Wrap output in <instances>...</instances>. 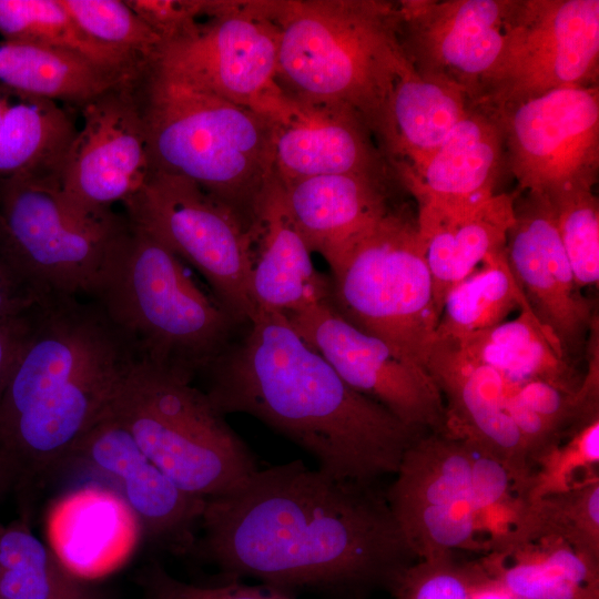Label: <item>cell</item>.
<instances>
[{"label":"cell","mask_w":599,"mask_h":599,"mask_svg":"<svg viewBox=\"0 0 599 599\" xmlns=\"http://www.w3.org/2000/svg\"><path fill=\"white\" fill-rule=\"evenodd\" d=\"M192 552L224 580L252 578L291 596L362 599L390 592L419 559L376 485L335 478L296 459L258 468L206 499Z\"/></svg>","instance_id":"obj_1"},{"label":"cell","mask_w":599,"mask_h":599,"mask_svg":"<svg viewBox=\"0 0 599 599\" xmlns=\"http://www.w3.org/2000/svg\"><path fill=\"white\" fill-rule=\"evenodd\" d=\"M247 325L204 370L215 409L258 419L335 478L394 476L423 434L349 387L284 314L257 312Z\"/></svg>","instance_id":"obj_2"},{"label":"cell","mask_w":599,"mask_h":599,"mask_svg":"<svg viewBox=\"0 0 599 599\" xmlns=\"http://www.w3.org/2000/svg\"><path fill=\"white\" fill-rule=\"evenodd\" d=\"M139 363L94 300L50 294L34 308L0 397V491L20 514L31 515L35 493L72 463Z\"/></svg>","instance_id":"obj_3"},{"label":"cell","mask_w":599,"mask_h":599,"mask_svg":"<svg viewBox=\"0 0 599 599\" xmlns=\"http://www.w3.org/2000/svg\"><path fill=\"white\" fill-rule=\"evenodd\" d=\"M138 94L152 171L193 182L251 231L276 177L266 115L152 65Z\"/></svg>","instance_id":"obj_4"},{"label":"cell","mask_w":599,"mask_h":599,"mask_svg":"<svg viewBox=\"0 0 599 599\" xmlns=\"http://www.w3.org/2000/svg\"><path fill=\"white\" fill-rule=\"evenodd\" d=\"M274 10L278 85L352 106L382 148L388 100L409 64L399 41L398 1H274Z\"/></svg>","instance_id":"obj_5"},{"label":"cell","mask_w":599,"mask_h":599,"mask_svg":"<svg viewBox=\"0 0 599 599\" xmlns=\"http://www.w3.org/2000/svg\"><path fill=\"white\" fill-rule=\"evenodd\" d=\"M92 300L140 362L192 379L224 352L237 325L170 248L129 220Z\"/></svg>","instance_id":"obj_6"},{"label":"cell","mask_w":599,"mask_h":599,"mask_svg":"<svg viewBox=\"0 0 599 599\" xmlns=\"http://www.w3.org/2000/svg\"><path fill=\"white\" fill-rule=\"evenodd\" d=\"M110 413L182 490L210 499L232 493L257 469L244 440L192 378L140 362Z\"/></svg>","instance_id":"obj_7"},{"label":"cell","mask_w":599,"mask_h":599,"mask_svg":"<svg viewBox=\"0 0 599 599\" xmlns=\"http://www.w3.org/2000/svg\"><path fill=\"white\" fill-rule=\"evenodd\" d=\"M328 266L334 308L425 367L440 316L416 215L394 206Z\"/></svg>","instance_id":"obj_8"},{"label":"cell","mask_w":599,"mask_h":599,"mask_svg":"<svg viewBox=\"0 0 599 599\" xmlns=\"http://www.w3.org/2000/svg\"><path fill=\"white\" fill-rule=\"evenodd\" d=\"M126 224L112 210L89 212L71 203L59 173L0 182V229L49 294L92 298Z\"/></svg>","instance_id":"obj_9"},{"label":"cell","mask_w":599,"mask_h":599,"mask_svg":"<svg viewBox=\"0 0 599 599\" xmlns=\"http://www.w3.org/2000/svg\"><path fill=\"white\" fill-rule=\"evenodd\" d=\"M123 206L131 223L205 278L213 297L237 324L254 317L251 231L232 210L193 182L154 171Z\"/></svg>","instance_id":"obj_10"},{"label":"cell","mask_w":599,"mask_h":599,"mask_svg":"<svg viewBox=\"0 0 599 599\" xmlns=\"http://www.w3.org/2000/svg\"><path fill=\"white\" fill-rule=\"evenodd\" d=\"M598 65V0H516L474 105L497 112L556 89L596 85Z\"/></svg>","instance_id":"obj_11"},{"label":"cell","mask_w":599,"mask_h":599,"mask_svg":"<svg viewBox=\"0 0 599 599\" xmlns=\"http://www.w3.org/2000/svg\"><path fill=\"white\" fill-rule=\"evenodd\" d=\"M274 1H210L205 20L161 43L150 65L256 111L276 93Z\"/></svg>","instance_id":"obj_12"},{"label":"cell","mask_w":599,"mask_h":599,"mask_svg":"<svg viewBox=\"0 0 599 599\" xmlns=\"http://www.w3.org/2000/svg\"><path fill=\"white\" fill-rule=\"evenodd\" d=\"M475 446L447 433H426L405 453L385 491L418 559L471 549L483 521L474 491Z\"/></svg>","instance_id":"obj_13"},{"label":"cell","mask_w":599,"mask_h":599,"mask_svg":"<svg viewBox=\"0 0 599 599\" xmlns=\"http://www.w3.org/2000/svg\"><path fill=\"white\" fill-rule=\"evenodd\" d=\"M495 113L504 131L507 167L522 191L550 197L593 189L599 167L598 84L556 89Z\"/></svg>","instance_id":"obj_14"},{"label":"cell","mask_w":599,"mask_h":599,"mask_svg":"<svg viewBox=\"0 0 599 599\" xmlns=\"http://www.w3.org/2000/svg\"><path fill=\"white\" fill-rule=\"evenodd\" d=\"M285 316L354 390L419 434L445 432L444 400L424 366L349 323L328 300Z\"/></svg>","instance_id":"obj_15"},{"label":"cell","mask_w":599,"mask_h":599,"mask_svg":"<svg viewBox=\"0 0 599 599\" xmlns=\"http://www.w3.org/2000/svg\"><path fill=\"white\" fill-rule=\"evenodd\" d=\"M138 81L122 82L80 109L82 126L59 171L63 194L80 209L100 212L124 204L151 175Z\"/></svg>","instance_id":"obj_16"},{"label":"cell","mask_w":599,"mask_h":599,"mask_svg":"<svg viewBox=\"0 0 599 599\" xmlns=\"http://www.w3.org/2000/svg\"><path fill=\"white\" fill-rule=\"evenodd\" d=\"M516 0L398 1L399 41L423 78L461 89L471 105L495 67Z\"/></svg>","instance_id":"obj_17"},{"label":"cell","mask_w":599,"mask_h":599,"mask_svg":"<svg viewBox=\"0 0 599 599\" xmlns=\"http://www.w3.org/2000/svg\"><path fill=\"white\" fill-rule=\"evenodd\" d=\"M258 112L271 123L275 176L283 185L326 174L396 177L372 130L347 104L280 87Z\"/></svg>","instance_id":"obj_18"},{"label":"cell","mask_w":599,"mask_h":599,"mask_svg":"<svg viewBox=\"0 0 599 599\" xmlns=\"http://www.w3.org/2000/svg\"><path fill=\"white\" fill-rule=\"evenodd\" d=\"M506 258L532 315L571 362L597 317L576 284L546 197L515 199Z\"/></svg>","instance_id":"obj_19"},{"label":"cell","mask_w":599,"mask_h":599,"mask_svg":"<svg viewBox=\"0 0 599 599\" xmlns=\"http://www.w3.org/2000/svg\"><path fill=\"white\" fill-rule=\"evenodd\" d=\"M75 461L114 484L146 540L176 555L193 551L206 499L179 488L109 409L78 446Z\"/></svg>","instance_id":"obj_20"},{"label":"cell","mask_w":599,"mask_h":599,"mask_svg":"<svg viewBox=\"0 0 599 599\" xmlns=\"http://www.w3.org/2000/svg\"><path fill=\"white\" fill-rule=\"evenodd\" d=\"M425 368L444 400V433L501 463L518 494L529 466L524 440L507 410L509 387L504 378L453 341H434Z\"/></svg>","instance_id":"obj_21"},{"label":"cell","mask_w":599,"mask_h":599,"mask_svg":"<svg viewBox=\"0 0 599 599\" xmlns=\"http://www.w3.org/2000/svg\"><path fill=\"white\" fill-rule=\"evenodd\" d=\"M507 167L505 136L497 114L471 105L435 153L399 182L418 209L449 212L495 194Z\"/></svg>","instance_id":"obj_22"},{"label":"cell","mask_w":599,"mask_h":599,"mask_svg":"<svg viewBox=\"0 0 599 599\" xmlns=\"http://www.w3.org/2000/svg\"><path fill=\"white\" fill-rule=\"evenodd\" d=\"M392 177L326 174L283 185V202L312 252L331 263L374 227L394 206Z\"/></svg>","instance_id":"obj_23"},{"label":"cell","mask_w":599,"mask_h":599,"mask_svg":"<svg viewBox=\"0 0 599 599\" xmlns=\"http://www.w3.org/2000/svg\"><path fill=\"white\" fill-rule=\"evenodd\" d=\"M251 236L250 295L256 313L285 315L328 298L329 278L315 270L276 177L261 202Z\"/></svg>","instance_id":"obj_24"},{"label":"cell","mask_w":599,"mask_h":599,"mask_svg":"<svg viewBox=\"0 0 599 599\" xmlns=\"http://www.w3.org/2000/svg\"><path fill=\"white\" fill-rule=\"evenodd\" d=\"M515 199V194L497 193L449 212L417 209V226L426 246L439 316L448 293L471 275L478 263L506 248Z\"/></svg>","instance_id":"obj_25"},{"label":"cell","mask_w":599,"mask_h":599,"mask_svg":"<svg viewBox=\"0 0 599 599\" xmlns=\"http://www.w3.org/2000/svg\"><path fill=\"white\" fill-rule=\"evenodd\" d=\"M470 106L461 89L423 78L408 64L390 93L382 138V149L398 181L435 153Z\"/></svg>","instance_id":"obj_26"},{"label":"cell","mask_w":599,"mask_h":599,"mask_svg":"<svg viewBox=\"0 0 599 599\" xmlns=\"http://www.w3.org/2000/svg\"><path fill=\"white\" fill-rule=\"evenodd\" d=\"M480 567L517 599H599V561L560 538L495 545Z\"/></svg>","instance_id":"obj_27"},{"label":"cell","mask_w":599,"mask_h":599,"mask_svg":"<svg viewBox=\"0 0 599 599\" xmlns=\"http://www.w3.org/2000/svg\"><path fill=\"white\" fill-rule=\"evenodd\" d=\"M77 130L60 103L0 83V182L59 173Z\"/></svg>","instance_id":"obj_28"},{"label":"cell","mask_w":599,"mask_h":599,"mask_svg":"<svg viewBox=\"0 0 599 599\" xmlns=\"http://www.w3.org/2000/svg\"><path fill=\"white\" fill-rule=\"evenodd\" d=\"M453 342L473 359L495 369L508 387L534 380L570 389L580 386L571 362L529 309Z\"/></svg>","instance_id":"obj_29"},{"label":"cell","mask_w":599,"mask_h":599,"mask_svg":"<svg viewBox=\"0 0 599 599\" xmlns=\"http://www.w3.org/2000/svg\"><path fill=\"white\" fill-rule=\"evenodd\" d=\"M125 81L133 80L112 73L72 51L0 42V83L29 95L82 109Z\"/></svg>","instance_id":"obj_30"},{"label":"cell","mask_w":599,"mask_h":599,"mask_svg":"<svg viewBox=\"0 0 599 599\" xmlns=\"http://www.w3.org/2000/svg\"><path fill=\"white\" fill-rule=\"evenodd\" d=\"M0 597L7 599H102L41 541L30 519L0 521Z\"/></svg>","instance_id":"obj_31"},{"label":"cell","mask_w":599,"mask_h":599,"mask_svg":"<svg viewBox=\"0 0 599 599\" xmlns=\"http://www.w3.org/2000/svg\"><path fill=\"white\" fill-rule=\"evenodd\" d=\"M2 41L75 52L125 79L142 77L148 64L88 37L60 0H0Z\"/></svg>","instance_id":"obj_32"},{"label":"cell","mask_w":599,"mask_h":599,"mask_svg":"<svg viewBox=\"0 0 599 599\" xmlns=\"http://www.w3.org/2000/svg\"><path fill=\"white\" fill-rule=\"evenodd\" d=\"M544 536L560 538L599 561V477L532 501L517 499L507 528L491 545Z\"/></svg>","instance_id":"obj_33"},{"label":"cell","mask_w":599,"mask_h":599,"mask_svg":"<svg viewBox=\"0 0 599 599\" xmlns=\"http://www.w3.org/2000/svg\"><path fill=\"white\" fill-rule=\"evenodd\" d=\"M484 263L446 296L435 341H456L505 322L517 308L529 309L507 264L506 248Z\"/></svg>","instance_id":"obj_34"},{"label":"cell","mask_w":599,"mask_h":599,"mask_svg":"<svg viewBox=\"0 0 599 599\" xmlns=\"http://www.w3.org/2000/svg\"><path fill=\"white\" fill-rule=\"evenodd\" d=\"M599 412L576 423L556 443L537 455L530 464L529 475L517 494L519 501L566 491L598 476Z\"/></svg>","instance_id":"obj_35"},{"label":"cell","mask_w":599,"mask_h":599,"mask_svg":"<svg viewBox=\"0 0 599 599\" xmlns=\"http://www.w3.org/2000/svg\"><path fill=\"white\" fill-rule=\"evenodd\" d=\"M577 390L546 380L509 387L507 410L524 440L528 466L591 412L583 407Z\"/></svg>","instance_id":"obj_36"},{"label":"cell","mask_w":599,"mask_h":599,"mask_svg":"<svg viewBox=\"0 0 599 599\" xmlns=\"http://www.w3.org/2000/svg\"><path fill=\"white\" fill-rule=\"evenodd\" d=\"M60 2L79 28L98 43L148 65L154 60L161 39L125 0H60Z\"/></svg>","instance_id":"obj_37"},{"label":"cell","mask_w":599,"mask_h":599,"mask_svg":"<svg viewBox=\"0 0 599 599\" xmlns=\"http://www.w3.org/2000/svg\"><path fill=\"white\" fill-rule=\"evenodd\" d=\"M546 200L551 206L576 284L579 288L597 285L599 203L593 189H572Z\"/></svg>","instance_id":"obj_38"},{"label":"cell","mask_w":599,"mask_h":599,"mask_svg":"<svg viewBox=\"0 0 599 599\" xmlns=\"http://www.w3.org/2000/svg\"><path fill=\"white\" fill-rule=\"evenodd\" d=\"M484 576L480 565H461L455 555L420 559L403 573L389 599H473Z\"/></svg>","instance_id":"obj_39"},{"label":"cell","mask_w":599,"mask_h":599,"mask_svg":"<svg viewBox=\"0 0 599 599\" xmlns=\"http://www.w3.org/2000/svg\"><path fill=\"white\" fill-rule=\"evenodd\" d=\"M49 295L17 256L0 229V319L28 313Z\"/></svg>","instance_id":"obj_40"},{"label":"cell","mask_w":599,"mask_h":599,"mask_svg":"<svg viewBox=\"0 0 599 599\" xmlns=\"http://www.w3.org/2000/svg\"><path fill=\"white\" fill-rule=\"evenodd\" d=\"M126 4L161 39L169 41L191 28L207 12L203 0H125Z\"/></svg>","instance_id":"obj_41"},{"label":"cell","mask_w":599,"mask_h":599,"mask_svg":"<svg viewBox=\"0 0 599 599\" xmlns=\"http://www.w3.org/2000/svg\"><path fill=\"white\" fill-rule=\"evenodd\" d=\"M148 580L172 599H294L292 596L262 586H248L238 580H224L213 586H199L179 581L154 566Z\"/></svg>","instance_id":"obj_42"},{"label":"cell","mask_w":599,"mask_h":599,"mask_svg":"<svg viewBox=\"0 0 599 599\" xmlns=\"http://www.w3.org/2000/svg\"><path fill=\"white\" fill-rule=\"evenodd\" d=\"M34 308L16 317L0 319V397L30 331Z\"/></svg>","instance_id":"obj_43"},{"label":"cell","mask_w":599,"mask_h":599,"mask_svg":"<svg viewBox=\"0 0 599 599\" xmlns=\"http://www.w3.org/2000/svg\"><path fill=\"white\" fill-rule=\"evenodd\" d=\"M473 599H517L511 596L499 585L490 580L486 573L481 581L477 585Z\"/></svg>","instance_id":"obj_44"},{"label":"cell","mask_w":599,"mask_h":599,"mask_svg":"<svg viewBox=\"0 0 599 599\" xmlns=\"http://www.w3.org/2000/svg\"><path fill=\"white\" fill-rule=\"evenodd\" d=\"M145 585H148L146 599H172L170 596H167L164 591H162L160 588H158L155 585H153L149 580Z\"/></svg>","instance_id":"obj_45"},{"label":"cell","mask_w":599,"mask_h":599,"mask_svg":"<svg viewBox=\"0 0 599 599\" xmlns=\"http://www.w3.org/2000/svg\"><path fill=\"white\" fill-rule=\"evenodd\" d=\"M2 498H3V496H2V494H1V491H0V500H1Z\"/></svg>","instance_id":"obj_46"},{"label":"cell","mask_w":599,"mask_h":599,"mask_svg":"<svg viewBox=\"0 0 599 599\" xmlns=\"http://www.w3.org/2000/svg\"><path fill=\"white\" fill-rule=\"evenodd\" d=\"M0 599H7V598L0 597Z\"/></svg>","instance_id":"obj_47"}]
</instances>
